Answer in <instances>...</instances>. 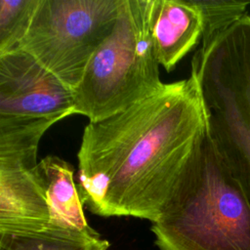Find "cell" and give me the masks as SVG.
<instances>
[{
  "mask_svg": "<svg viewBox=\"0 0 250 250\" xmlns=\"http://www.w3.org/2000/svg\"><path fill=\"white\" fill-rule=\"evenodd\" d=\"M201 11L203 17V31L218 28L242 16L247 1H225V0H193Z\"/></svg>",
  "mask_w": 250,
  "mask_h": 250,
  "instance_id": "7c38bea8",
  "label": "cell"
},
{
  "mask_svg": "<svg viewBox=\"0 0 250 250\" xmlns=\"http://www.w3.org/2000/svg\"><path fill=\"white\" fill-rule=\"evenodd\" d=\"M206 131V111L192 74L89 122L77 153L82 203L99 216L153 223Z\"/></svg>",
  "mask_w": 250,
  "mask_h": 250,
  "instance_id": "6da1fadb",
  "label": "cell"
},
{
  "mask_svg": "<svg viewBox=\"0 0 250 250\" xmlns=\"http://www.w3.org/2000/svg\"><path fill=\"white\" fill-rule=\"evenodd\" d=\"M37 169L50 211V225L80 230L93 229L84 215L83 203L73 179V166L59 156L49 155L38 162Z\"/></svg>",
  "mask_w": 250,
  "mask_h": 250,
  "instance_id": "9c48e42d",
  "label": "cell"
},
{
  "mask_svg": "<svg viewBox=\"0 0 250 250\" xmlns=\"http://www.w3.org/2000/svg\"><path fill=\"white\" fill-rule=\"evenodd\" d=\"M37 167V150L0 153V232L38 230L50 226Z\"/></svg>",
  "mask_w": 250,
  "mask_h": 250,
  "instance_id": "52a82bcc",
  "label": "cell"
},
{
  "mask_svg": "<svg viewBox=\"0 0 250 250\" xmlns=\"http://www.w3.org/2000/svg\"><path fill=\"white\" fill-rule=\"evenodd\" d=\"M75 114L73 90L28 53L0 56V117L62 120Z\"/></svg>",
  "mask_w": 250,
  "mask_h": 250,
  "instance_id": "8992f818",
  "label": "cell"
},
{
  "mask_svg": "<svg viewBox=\"0 0 250 250\" xmlns=\"http://www.w3.org/2000/svg\"><path fill=\"white\" fill-rule=\"evenodd\" d=\"M203 17L193 0H153L151 37L158 63L167 72L202 38Z\"/></svg>",
  "mask_w": 250,
  "mask_h": 250,
  "instance_id": "ba28073f",
  "label": "cell"
},
{
  "mask_svg": "<svg viewBox=\"0 0 250 250\" xmlns=\"http://www.w3.org/2000/svg\"><path fill=\"white\" fill-rule=\"evenodd\" d=\"M151 230L160 250H250V204L208 131Z\"/></svg>",
  "mask_w": 250,
  "mask_h": 250,
  "instance_id": "7a4b0ae2",
  "label": "cell"
},
{
  "mask_svg": "<svg viewBox=\"0 0 250 250\" xmlns=\"http://www.w3.org/2000/svg\"><path fill=\"white\" fill-rule=\"evenodd\" d=\"M208 134L250 204V16L204 30L191 60Z\"/></svg>",
  "mask_w": 250,
  "mask_h": 250,
  "instance_id": "3957f363",
  "label": "cell"
},
{
  "mask_svg": "<svg viewBox=\"0 0 250 250\" xmlns=\"http://www.w3.org/2000/svg\"><path fill=\"white\" fill-rule=\"evenodd\" d=\"M41 0H0V56L19 49Z\"/></svg>",
  "mask_w": 250,
  "mask_h": 250,
  "instance_id": "8fae6325",
  "label": "cell"
},
{
  "mask_svg": "<svg viewBox=\"0 0 250 250\" xmlns=\"http://www.w3.org/2000/svg\"><path fill=\"white\" fill-rule=\"evenodd\" d=\"M153 0H124L111 33L73 91L75 114L96 122L118 113L162 85L151 37Z\"/></svg>",
  "mask_w": 250,
  "mask_h": 250,
  "instance_id": "277c9868",
  "label": "cell"
},
{
  "mask_svg": "<svg viewBox=\"0 0 250 250\" xmlns=\"http://www.w3.org/2000/svg\"><path fill=\"white\" fill-rule=\"evenodd\" d=\"M124 0H41L19 49L73 91L111 33Z\"/></svg>",
  "mask_w": 250,
  "mask_h": 250,
  "instance_id": "5b68a950",
  "label": "cell"
},
{
  "mask_svg": "<svg viewBox=\"0 0 250 250\" xmlns=\"http://www.w3.org/2000/svg\"><path fill=\"white\" fill-rule=\"evenodd\" d=\"M109 242L95 230L49 226L21 232H0V250H107Z\"/></svg>",
  "mask_w": 250,
  "mask_h": 250,
  "instance_id": "30bf717a",
  "label": "cell"
}]
</instances>
